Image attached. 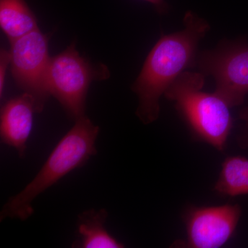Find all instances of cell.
<instances>
[{
	"label": "cell",
	"instance_id": "8",
	"mask_svg": "<svg viewBox=\"0 0 248 248\" xmlns=\"http://www.w3.org/2000/svg\"><path fill=\"white\" fill-rule=\"evenodd\" d=\"M34 112L36 110L33 99L25 93L10 99L1 109V142L14 148L21 158L25 156L28 139L32 130Z\"/></svg>",
	"mask_w": 248,
	"mask_h": 248
},
{
	"label": "cell",
	"instance_id": "11",
	"mask_svg": "<svg viewBox=\"0 0 248 248\" xmlns=\"http://www.w3.org/2000/svg\"><path fill=\"white\" fill-rule=\"evenodd\" d=\"M221 166L214 191L224 197L247 195L248 159L241 156H228Z\"/></svg>",
	"mask_w": 248,
	"mask_h": 248
},
{
	"label": "cell",
	"instance_id": "14",
	"mask_svg": "<svg viewBox=\"0 0 248 248\" xmlns=\"http://www.w3.org/2000/svg\"><path fill=\"white\" fill-rule=\"evenodd\" d=\"M239 117L241 120L244 121L248 125V107L245 108L240 112Z\"/></svg>",
	"mask_w": 248,
	"mask_h": 248
},
{
	"label": "cell",
	"instance_id": "13",
	"mask_svg": "<svg viewBox=\"0 0 248 248\" xmlns=\"http://www.w3.org/2000/svg\"><path fill=\"white\" fill-rule=\"evenodd\" d=\"M154 6L156 12L159 14H165L169 11V6L165 0H143Z\"/></svg>",
	"mask_w": 248,
	"mask_h": 248
},
{
	"label": "cell",
	"instance_id": "2",
	"mask_svg": "<svg viewBox=\"0 0 248 248\" xmlns=\"http://www.w3.org/2000/svg\"><path fill=\"white\" fill-rule=\"evenodd\" d=\"M99 132V127L86 115L76 120L74 126L54 148L36 177L4 204L0 221L7 218L26 221L31 217L34 213L32 203L37 196L73 170L84 166L96 155L95 142Z\"/></svg>",
	"mask_w": 248,
	"mask_h": 248
},
{
	"label": "cell",
	"instance_id": "4",
	"mask_svg": "<svg viewBox=\"0 0 248 248\" xmlns=\"http://www.w3.org/2000/svg\"><path fill=\"white\" fill-rule=\"evenodd\" d=\"M109 76L107 66H93L80 56L74 42L62 53L50 58L47 86L50 95L56 98L70 117L76 120L85 116L91 81L107 79Z\"/></svg>",
	"mask_w": 248,
	"mask_h": 248
},
{
	"label": "cell",
	"instance_id": "5",
	"mask_svg": "<svg viewBox=\"0 0 248 248\" xmlns=\"http://www.w3.org/2000/svg\"><path fill=\"white\" fill-rule=\"evenodd\" d=\"M197 62L201 73L215 78V93L228 107H237L244 102L248 93L247 41L222 42L214 50L201 54Z\"/></svg>",
	"mask_w": 248,
	"mask_h": 248
},
{
	"label": "cell",
	"instance_id": "3",
	"mask_svg": "<svg viewBox=\"0 0 248 248\" xmlns=\"http://www.w3.org/2000/svg\"><path fill=\"white\" fill-rule=\"evenodd\" d=\"M205 78L201 72H184L164 95L175 102L176 109L197 140L223 152L232 128V118L230 107L221 97L202 91Z\"/></svg>",
	"mask_w": 248,
	"mask_h": 248
},
{
	"label": "cell",
	"instance_id": "1",
	"mask_svg": "<svg viewBox=\"0 0 248 248\" xmlns=\"http://www.w3.org/2000/svg\"><path fill=\"white\" fill-rule=\"evenodd\" d=\"M184 22V30L161 36L132 85L139 98L136 115L146 125L159 117L160 98L166 90L195 64L199 43L210 30L207 21L192 11L186 13Z\"/></svg>",
	"mask_w": 248,
	"mask_h": 248
},
{
	"label": "cell",
	"instance_id": "6",
	"mask_svg": "<svg viewBox=\"0 0 248 248\" xmlns=\"http://www.w3.org/2000/svg\"><path fill=\"white\" fill-rule=\"evenodd\" d=\"M48 42V35L37 29L11 43L13 78L18 87L32 97L38 113L43 111L50 96L46 81L51 58Z\"/></svg>",
	"mask_w": 248,
	"mask_h": 248
},
{
	"label": "cell",
	"instance_id": "10",
	"mask_svg": "<svg viewBox=\"0 0 248 248\" xmlns=\"http://www.w3.org/2000/svg\"><path fill=\"white\" fill-rule=\"evenodd\" d=\"M0 27L10 44L39 29L37 18L25 0H0Z\"/></svg>",
	"mask_w": 248,
	"mask_h": 248
},
{
	"label": "cell",
	"instance_id": "12",
	"mask_svg": "<svg viewBox=\"0 0 248 248\" xmlns=\"http://www.w3.org/2000/svg\"><path fill=\"white\" fill-rule=\"evenodd\" d=\"M11 52L6 49H1L0 52V97H2L4 93L5 79H6V71L11 63Z\"/></svg>",
	"mask_w": 248,
	"mask_h": 248
},
{
	"label": "cell",
	"instance_id": "7",
	"mask_svg": "<svg viewBox=\"0 0 248 248\" xmlns=\"http://www.w3.org/2000/svg\"><path fill=\"white\" fill-rule=\"evenodd\" d=\"M241 215L239 205L189 208L184 215L186 247H221L234 234Z\"/></svg>",
	"mask_w": 248,
	"mask_h": 248
},
{
	"label": "cell",
	"instance_id": "9",
	"mask_svg": "<svg viewBox=\"0 0 248 248\" xmlns=\"http://www.w3.org/2000/svg\"><path fill=\"white\" fill-rule=\"evenodd\" d=\"M108 213L105 209H94L80 214L78 221L79 239L75 241L73 248H122L124 244L108 232L104 225Z\"/></svg>",
	"mask_w": 248,
	"mask_h": 248
}]
</instances>
